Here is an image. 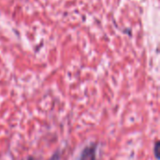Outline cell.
<instances>
[{
    "mask_svg": "<svg viewBox=\"0 0 160 160\" xmlns=\"http://www.w3.org/2000/svg\"><path fill=\"white\" fill-rule=\"evenodd\" d=\"M78 160H98V144L91 142L84 146L80 153Z\"/></svg>",
    "mask_w": 160,
    "mask_h": 160,
    "instance_id": "6da1fadb",
    "label": "cell"
},
{
    "mask_svg": "<svg viewBox=\"0 0 160 160\" xmlns=\"http://www.w3.org/2000/svg\"><path fill=\"white\" fill-rule=\"evenodd\" d=\"M158 148H159V142H157V143H156V145H155V155H156V158H158V159H159V157H158Z\"/></svg>",
    "mask_w": 160,
    "mask_h": 160,
    "instance_id": "7a4b0ae2",
    "label": "cell"
}]
</instances>
